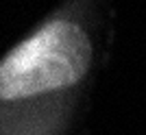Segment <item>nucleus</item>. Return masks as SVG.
Listing matches in <instances>:
<instances>
[{"instance_id":"obj_1","label":"nucleus","mask_w":146,"mask_h":135,"mask_svg":"<svg viewBox=\"0 0 146 135\" xmlns=\"http://www.w3.org/2000/svg\"><path fill=\"white\" fill-rule=\"evenodd\" d=\"M92 42L70 20L44 24L0 61V98L18 100L76 85L90 70Z\"/></svg>"}]
</instances>
